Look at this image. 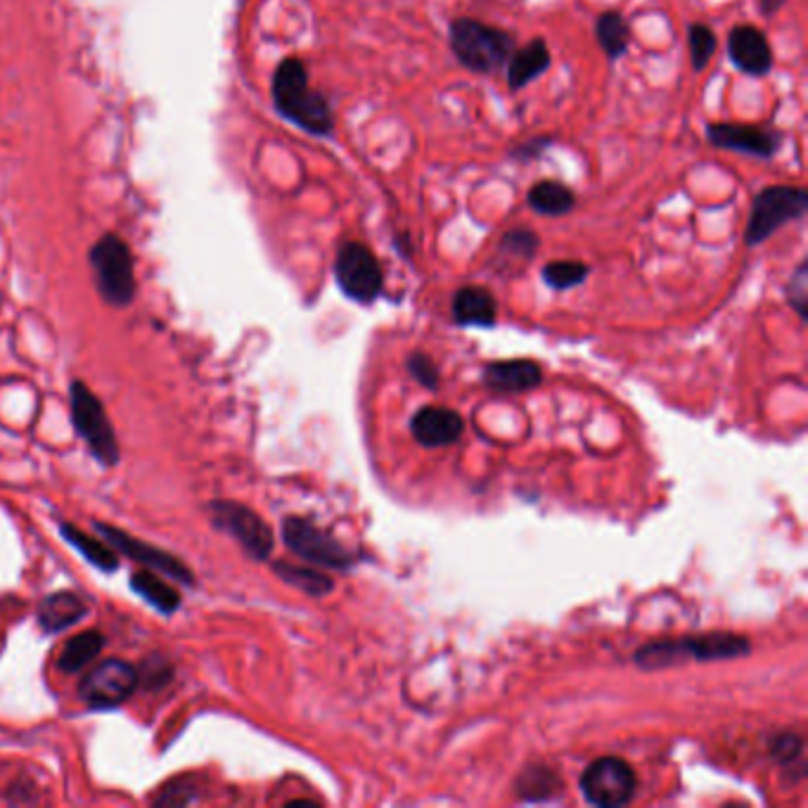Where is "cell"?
<instances>
[{"instance_id":"obj_1","label":"cell","mask_w":808,"mask_h":808,"mask_svg":"<svg viewBox=\"0 0 808 808\" xmlns=\"http://www.w3.org/2000/svg\"><path fill=\"white\" fill-rule=\"evenodd\" d=\"M273 103L284 120L311 136L325 138L334 131V116L328 100L311 91L309 72L301 60H284L273 76Z\"/></svg>"},{"instance_id":"obj_2","label":"cell","mask_w":808,"mask_h":808,"mask_svg":"<svg viewBox=\"0 0 808 808\" xmlns=\"http://www.w3.org/2000/svg\"><path fill=\"white\" fill-rule=\"evenodd\" d=\"M752 650L745 635L737 633H704L681 641H656L635 652V664L648 671L683 662H721L745 656Z\"/></svg>"},{"instance_id":"obj_3","label":"cell","mask_w":808,"mask_h":808,"mask_svg":"<svg viewBox=\"0 0 808 808\" xmlns=\"http://www.w3.org/2000/svg\"><path fill=\"white\" fill-rule=\"evenodd\" d=\"M448 41L453 55L458 58L465 70L475 74L498 72L515 53V41L510 33L477 20H467V17L450 22Z\"/></svg>"},{"instance_id":"obj_4","label":"cell","mask_w":808,"mask_h":808,"mask_svg":"<svg viewBox=\"0 0 808 808\" xmlns=\"http://www.w3.org/2000/svg\"><path fill=\"white\" fill-rule=\"evenodd\" d=\"M808 209V195L793 185H770L752 199L745 242L756 247L766 242L773 232L789 221H797Z\"/></svg>"},{"instance_id":"obj_5","label":"cell","mask_w":808,"mask_h":808,"mask_svg":"<svg viewBox=\"0 0 808 808\" xmlns=\"http://www.w3.org/2000/svg\"><path fill=\"white\" fill-rule=\"evenodd\" d=\"M70 401H72V423L76 434L89 444L97 463H103L105 467H114L120 463V444H116V436L105 413L103 401H100L83 382H72Z\"/></svg>"},{"instance_id":"obj_6","label":"cell","mask_w":808,"mask_h":808,"mask_svg":"<svg viewBox=\"0 0 808 808\" xmlns=\"http://www.w3.org/2000/svg\"><path fill=\"white\" fill-rule=\"evenodd\" d=\"M91 266L103 299L114 307H128L136 297V276H133V257L126 242L116 235H105L91 249Z\"/></svg>"},{"instance_id":"obj_7","label":"cell","mask_w":808,"mask_h":808,"mask_svg":"<svg viewBox=\"0 0 808 808\" xmlns=\"http://www.w3.org/2000/svg\"><path fill=\"white\" fill-rule=\"evenodd\" d=\"M334 280L340 290L359 304H373L384 288L377 257L361 242H344L336 251Z\"/></svg>"},{"instance_id":"obj_8","label":"cell","mask_w":808,"mask_h":808,"mask_svg":"<svg viewBox=\"0 0 808 808\" xmlns=\"http://www.w3.org/2000/svg\"><path fill=\"white\" fill-rule=\"evenodd\" d=\"M282 538L297 558L318 567L349 569L356 564V552L336 541L325 529L311 525L309 519L288 517L282 525Z\"/></svg>"},{"instance_id":"obj_9","label":"cell","mask_w":808,"mask_h":808,"mask_svg":"<svg viewBox=\"0 0 808 808\" xmlns=\"http://www.w3.org/2000/svg\"><path fill=\"white\" fill-rule=\"evenodd\" d=\"M209 512L214 525L230 534L238 541L249 558L259 562L271 558L273 552V531L266 521L242 503L232 500H214L209 503Z\"/></svg>"},{"instance_id":"obj_10","label":"cell","mask_w":808,"mask_h":808,"mask_svg":"<svg viewBox=\"0 0 808 808\" xmlns=\"http://www.w3.org/2000/svg\"><path fill=\"white\" fill-rule=\"evenodd\" d=\"M583 797L602 808L624 806L635 795V773L617 756H602L583 770L581 776Z\"/></svg>"},{"instance_id":"obj_11","label":"cell","mask_w":808,"mask_h":808,"mask_svg":"<svg viewBox=\"0 0 808 808\" xmlns=\"http://www.w3.org/2000/svg\"><path fill=\"white\" fill-rule=\"evenodd\" d=\"M138 685V669L122 662L107 660L97 664L79 685V695L91 709H114L124 704Z\"/></svg>"},{"instance_id":"obj_12","label":"cell","mask_w":808,"mask_h":808,"mask_svg":"<svg viewBox=\"0 0 808 808\" xmlns=\"http://www.w3.org/2000/svg\"><path fill=\"white\" fill-rule=\"evenodd\" d=\"M95 529H97V534H103V538H105V541L114 550H120L122 555H126V558L145 564L147 569H155L157 574H164V577L174 579L178 583H185V586H193L195 583V574H193V571L188 567H185L178 558H174V555H168V552H164L159 548L147 546L145 541H141V538H133V536H128L122 529H114L110 525H103V521H97Z\"/></svg>"},{"instance_id":"obj_13","label":"cell","mask_w":808,"mask_h":808,"mask_svg":"<svg viewBox=\"0 0 808 808\" xmlns=\"http://www.w3.org/2000/svg\"><path fill=\"white\" fill-rule=\"evenodd\" d=\"M706 138L721 149H735V153L762 159H770L780 147V138L776 133L747 124H709L706 126Z\"/></svg>"},{"instance_id":"obj_14","label":"cell","mask_w":808,"mask_h":808,"mask_svg":"<svg viewBox=\"0 0 808 808\" xmlns=\"http://www.w3.org/2000/svg\"><path fill=\"white\" fill-rule=\"evenodd\" d=\"M728 58L739 72L766 76L773 70V50L766 33L756 27H737L728 37Z\"/></svg>"},{"instance_id":"obj_15","label":"cell","mask_w":808,"mask_h":808,"mask_svg":"<svg viewBox=\"0 0 808 808\" xmlns=\"http://www.w3.org/2000/svg\"><path fill=\"white\" fill-rule=\"evenodd\" d=\"M411 429L417 444H423L425 448H442L456 444L465 432V425L463 417L456 411L442 406H427L413 417Z\"/></svg>"},{"instance_id":"obj_16","label":"cell","mask_w":808,"mask_h":808,"mask_svg":"<svg viewBox=\"0 0 808 808\" xmlns=\"http://www.w3.org/2000/svg\"><path fill=\"white\" fill-rule=\"evenodd\" d=\"M543 373L534 361H498L484 370V382L500 394H521L541 384Z\"/></svg>"},{"instance_id":"obj_17","label":"cell","mask_w":808,"mask_h":808,"mask_svg":"<svg viewBox=\"0 0 808 808\" xmlns=\"http://www.w3.org/2000/svg\"><path fill=\"white\" fill-rule=\"evenodd\" d=\"M89 614V604L72 591L48 595L39 608V624L45 633H62Z\"/></svg>"},{"instance_id":"obj_18","label":"cell","mask_w":808,"mask_h":808,"mask_svg":"<svg viewBox=\"0 0 808 808\" xmlns=\"http://www.w3.org/2000/svg\"><path fill=\"white\" fill-rule=\"evenodd\" d=\"M548 66H550L548 43L543 39H534L527 48L515 50V53L510 55L505 79H508V86L512 91H519V89L529 86V83L541 76L543 72H548Z\"/></svg>"},{"instance_id":"obj_19","label":"cell","mask_w":808,"mask_h":808,"mask_svg":"<svg viewBox=\"0 0 808 808\" xmlns=\"http://www.w3.org/2000/svg\"><path fill=\"white\" fill-rule=\"evenodd\" d=\"M496 299L484 288H463L453 297V321L458 325L491 328L496 323Z\"/></svg>"},{"instance_id":"obj_20","label":"cell","mask_w":808,"mask_h":808,"mask_svg":"<svg viewBox=\"0 0 808 808\" xmlns=\"http://www.w3.org/2000/svg\"><path fill=\"white\" fill-rule=\"evenodd\" d=\"M131 588L136 591L147 604L162 614H174L180 608V595L174 586H168L166 581L159 579V574L155 571H138V574L131 577Z\"/></svg>"},{"instance_id":"obj_21","label":"cell","mask_w":808,"mask_h":808,"mask_svg":"<svg viewBox=\"0 0 808 808\" xmlns=\"http://www.w3.org/2000/svg\"><path fill=\"white\" fill-rule=\"evenodd\" d=\"M529 207L543 216H564L577 207V197L558 180H541L529 190Z\"/></svg>"},{"instance_id":"obj_22","label":"cell","mask_w":808,"mask_h":808,"mask_svg":"<svg viewBox=\"0 0 808 808\" xmlns=\"http://www.w3.org/2000/svg\"><path fill=\"white\" fill-rule=\"evenodd\" d=\"M103 648H105L103 635L97 631H83L74 635L72 641H66L58 666L62 673H79L81 669H86L100 652H103Z\"/></svg>"},{"instance_id":"obj_23","label":"cell","mask_w":808,"mask_h":808,"mask_svg":"<svg viewBox=\"0 0 808 808\" xmlns=\"http://www.w3.org/2000/svg\"><path fill=\"white\" fill-rule=\"evenodd\" d=\"M60 534L64 536L66 543H70L74 550H79L83 558H86L93 567H97L100 571H114L116 567H120V558H116L114 548H110L103 541H97V538L89 536L86 531H81L72 525H62Z\"/></svg>"},{"instance_id":"obj_24","label":"cell","mask_w":808,"mask_h":808,"mask_svg":"<svg viewBox=\"0 0 808 808\" xmlns=\"http://www.w3.org/2000/svg\"><path fill=\"white\" fill-rule=\"evenodd\" d=\"M595 37L600 41V48L608 53L610 60H621L626 55L629 41H631V29L619 12H602L598 17Z\"/></svg>"},{"instance_id":"obj_25","label":"cell","mask_w":808,"mask_h":808,"mask_svg":"<svg viewBox=\"0 0 808 808\" xmlns=\"http://www.w3.org/2000/svg\"><path fill=\"white\" fill-rule=\"evenodd\" d=\"M562 789V780L546 766H529L519 773L517 795L527 801H546Z\"/></svg>"},{"instance_id":"obj_26","label":"cell","mask_w":808,"mask_h":808,"mask_svg":"<svg viewBox=\"0 0 808 808\" xmlns=\"http://www.w3.org/2000/svg\"><path fill=\"white\" fill-rule=\"evenodd\" d=\"M276 574L290 586H297L299 591H304L313 598H323L328 593H332V579H328L325 574H321V571L315 569H309V567H299V564H290V562H278L276 567Z\"/></svg>"},{"instance_id":"obj_27","label":"cell","mask_w":808,"mask_h":808,"mask_svg":"<svg viewBox=\"0 0 808 808\" xmlns=\"http://www.w3.org/2000/svg\"><path fill=\"white\" fill-rule=\"evenodd\" d=\"M588 278V266L581 261H550L543 268V280L552 290H571Z\"/></svg>"},{"instance_id":"obj_28","label":"cell","mask_w":808,"mask_h":808,"mask_svg":"<svg viewBox=\"0 0 808 808\" xmlns=\"http://www.w3.org/2000/svg\"><path fill=\"white\" fill-rule=\"evenodd\" d=\"M687 45H690V60H693V70L702 72L706 64L716 53V37L709 27L704 24H690L687 27Z\"/></svg>"},{"instance_id":"obj_29","label":"cell","mask_w":808,"mask_h":808,"mask_svg":"<svg viewBox=\"0 0 808 808\" xmlns=\"http://www.w3.org/2000/svg\"><path fill=\"white\" fill-rule=\"evenodd\" d=\"M500 249L505 251V255H512L519 259H531L538 249V235H534L531 230H525V228L508 230L500 238Z\"/></svg>"},{"instance_id":"obj_30","label":"cell","mask_w":808,"mask_h":808,"mask_svg":"<svg viewBox=\"0 0 808 808\" xmlns=\"http://www.w3.org/2000/svg\"><path fill=\"white\" fill-rule=\"evenodd\" d=\"M172 678H174V669H172V664L164 662L162 656L147 660L143 671H138V683H143L147 690H159Z\"/></svg>"},{"instance_id":"obj_31","label":"cell","mask_w":808,"mask_h":808,"mask_svg":"<svg viewBox=\"0 0 808 808\" xmlns=\"http://www.w3.org/2000/svg\"><path fill=\"white\" fill-rule=\"evenodd\" d=\"M408 370L415 380L429 386V390H434L436 382H439V370H436V365L432 363V359L425 356V353H413V356L408 359Z\"/></svg>"},{"instance_id":"obj_32","label":"cell","mask_w":808,"mask_h":808,"mask_svg":"<svg viewBox=\"0 0 808 808\" xmlns=\"http://www.w3.org/2000/svg\"><path fill=\"white\" fill-rule=\"evenodd\" d=\"M801 749H804V743H801V737L795 733H785L773 739V754H776L783 764H793L795 759H801Z\"/></svg>"},{"instance_id":"obj_33","label":"cell","mask_w":808,"mask_h":808,"mask_svg":"<svg viewBox=\"0 0 808 808\" xmlns=\"http://www.w3.org/2000/svg\"><path fill=\"white\" fill-rule=\"evenodd\" d=\"M787 294H789V304H793L797 309V313L801 318H806V263H801L797 268L795 278L789 280Z\"/></svg>"},{"instance_id":"obj_34","label":"cell","mask_w":808,"mask_h":808,"mask_svg":"<svg viewBox=\"0 0 808 808\" xmlns=\"http://www.w3.org/2000/svg\"><path fill=\"white\" fill-rule=\"evenodd\" d=\"M550 143H552L550 138H534V141H527V143H521L519 147H515V149H512V157H515V159H525V162L536 159V157H541V155H543V149H546Z\"/></svg>"},{"instance_id":"obj_35","label":"cell","mask_w":808,"mask_h":808,"mask_svg":"<svg viewBox=\"0 0 808 808\" xmlns=\"http://www.w3.org/2000/svg\"><path fill=\"white\" fill-rule=\"evenodd\" d=\"M787 0H762V12L764 14H776Z\"/></svg>"}]
</instances>
